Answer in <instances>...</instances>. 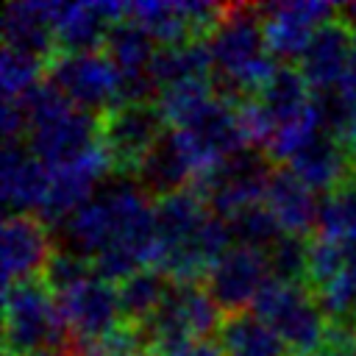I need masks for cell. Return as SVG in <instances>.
Segmentation results:
<instances>
[{"mask_svg": "<svg viewBox=\"0 0 356 356\" xmlns=\"http://www.w3.org/2000/svg\"><path fill=\"white\" fill-rule=\"evenodd\" d=\"M175 356H225L222 353V348L217 345V342H195V345H189V348H184L181 353H175Z\"/></svg>", "mask_w": 356, "mask_h": 356, "instance_id": "e575fe53", "label": "cell"}, {"mask_svg": "<svg viewBox=\"0 0 356 356\" xmlns=\"http://www.w3.org/2000/svg\"><path fill=\"white\" fill-rule=\"evenodd\" d=\"M298 61V70L312 86V92L323 95L339 89L350 72V25L339 17L320 25Z\"/></svg>", "mask_w": 356, "mask_h": 356, "instance_id": "e0dca14e", "label": "cell"}, {"mask_svg": "<svg viewBox=\"0 0 356 356\" xmlns=\"http://www.w3.org/2000/svg\"><path fill=\"white\" fill-rule=\"evenodd\" d=\"M192 175H200L197 164L175 128L164 131L134 170V181L145 189L147 197H156V200L186 189V181Z\"/></svg>", "mask_w": 356, "mask_h": 356, "instance_id": "ac0fdd59", "label": "cell"}, {"mask_svg": "<svg viewBox=\"0 0 356 356\" xmlns=\"http://www.w3.org/2000/svg\"><path fill=\"white\" fill-rule=\"evenodd\" d=\"M289 170L312 189V192H334L348 178V153L331 134H320L312 139L292 161Z\"/></svg>", "mask_w": 356, "mask_h": 356, "instance_id": "7402d4cb", "label": "cell"}, {"mask_svg": "<svg viewBox=\"0 0 356 356\" xmlns=\"http://www.w3.org/2000/svg\"><path fill=\"white\" fill-rule=\"evenodd\" d=\"M33 356H64V353H58V350H42V353H33Z\"/></svg>", "mask_w": 356, "mask_h": 356, "instance_id": "8d00e7d4", "label": "cell"}, {"mask_svg": "<svg viewBox=\"0 0 356 356\" xmlns=\"http://www.w3.org/2000/svg\"><path fill=\"white\" fill-rule=\"evenodd\" d=\"M128 3H50L53 33L61 53H92L106 44L114 22L125 19Z\"/></svg>", "mask_w": 356, "mask_h": 356, "instance_id": "5bb4252c", "label": "cell"}, {"mask_svg": "<svg viewBox=\"0 0 356 356\" xmlns=\"http://www.w3.org/2000/svg\"><path fill=\"white\" fill-rule=\"evenodd\" d=\"M50 231L47 222L36 214H8L3 220L0 234V267H3V286L42 278L50 259Z\"/></svg>", "mask_w": 356, "mask_h": 356, "instance_id": "9a60e30c", "label": "cell"}, {"mask_svg": "<svg viewBox=\"0 0 356 356\" xmlns=\"http://www.w3.org/2000/svg\"><path fill=\"white\" fill-rule=\"evenodd\" d=\"M106 56L114 61V67L120 70L122 78H139V75H147L150 70V61L159 50L156 39L142 28L136 25L134 19H120L111 25L108 36H106V44H103Z\"/></svg>", "mask_w": 356, "mask_h": 356, "instance_id": "d4e9b609", "label": "cell"}, {"mask_svg": "<svg viewBox=\"0 0 356 356\" xmlns=\"http://www.w3.org/2000/svg\"><path fill=\"white\" fill-rule=\"evenodd\" d=\"M342 86H356V25L350 28V72Z\"/></svg>", "mask_w": 356, "mask_h": 356, "instance_id": "d590c367", "label": "cell"}, {"mask_svg": "<svg viewBox=\"0 0 356 356\" xmlns=\"http://www.w3.org/2000/svg\"><path fill=\"white\" fill-rule=\"evenodd\" d=\"M56 300H58V309H61V317L70 331L75 353L92 342L106 339L125 323L122 312H120L117 286H111V281L97 278V275H89L86 281L75 284L72 289L56 295Z\"/></svg>", "mask_w": 356, "mask_h": 356, "instance_id": "9c48e42d", "label": "cell"}, {"mask_svg": "<svg viewBox=\"0 0 356 356\" xmlns=\"http://www.w3.org/2000/svg\"><path fill=\"white\" fill-rule=\"evenodd\" d=\"M222 320V309L214 303L206 286L170 284L161 306L136 328L153 356H175L195 342H206L211 331H220Z\"/></svg>", "mask_w": 356, "mask_h": 356, "instance_id": "3957f363", "label": "cell"}, {"mask_svg": "<svg viewBox=\"0 0 356 356\" xmlns=\"http://www.w3.org/2000/svg\"><path fill=\"white\" fill-rule=\"evenodd\" d=\"M250 309L267 325H273L292 356H314L325 342L328 320L317 298L303 284H284L270 278Z\"/></svg>", "mask_w": 356, "mask_h": 356, "instance_id": "5b68a950", "label": "cell"}, {"mask_svg": "<svg viewBox=\"0 0 356 356\" xmlns=\"http://www.w3.org/2000/svg\"><path fill=\"white\" fill-rule=\"evenodd\" d=\"M256 100L261 103L264 114L270 117L273 131L298 120V117H303L314 106L312 86L306 83V78L295 67H278L273 72V78L261 86Z\"/></svg>", "mask_w": 356, "mask_h": 356, "instance_id": "cb8c5ba5", "label": "cell"}, {"mask_svg": "<svg viewBox=\"0 0 356 356\" xmlns=\"http://www.w3.org/2000/svg\"><path fill=\"white\" fill-rule=\"evenodd\" d=\"M164 117L156 103H122L100 114V145L111 159V167L122 175H134L145 153L159 142Z\"/></svg>", "mask_w": 356, "mask_h": 356, "instance_id": "30bf717a", "label": "cell"}, {"mask_svg": "<svg viewBox=\"0 0 356 356\" xmlns=\"http://www.w3.org/2000/svg\"><path fill=\"white\" fill-rule=\"evenodd\" d=\"M25 147L50 170L83 156L100 142V117L72 106L50 81L39 83L22 100Z\"/></svg>", "mask_w": 356, "mask_h": 356, "instance_id": "6da1fadb", "label": "cell"}, {"mask_svg": "<svg viewBox=\"0 0 356 356\" xmlns=\"http://www.w3.org/2000/svg\"><path fill=\"white\" fill-rule=\"evenodd\" d=\"M3 337L8 356H33L67 345V325L56 295L42 278L19 281L3 292Z\"/></svg>", "mask_w": 356, "mask_h": 356, "instance_id": "277c9868", "label": "cell"}, {"mask_svg": "<svg viewBox=\"0 0 356 356\" xmlns=\"http://www.w3.org/2000/svg\"><path fill=\"white\" fill-rule=\"evenodd\" d=\"M181 134V139L186 142L197 172L203 175L206 170H211L214 164H220L222 159L234 156L248 145V136L242 131V120H239V108L234 100L222 97V95H211L209 100H203L184 125L175 128Z\"/></svg>", "mask_w": 356, "mask_h": 356, "instance_id": "ba28073f", "label": "cell"}, {"mask_svg": "<svg viewBox=\"0 0 356 356\" xmlns=\"http://www.w3.org/2000/svg\"><path fill=\"white\" fill-rule=\"evenodd\" d=\"M314 356H356V325L353 323H328L325 342Z\"/></svg>", "mask_w": 356, "mask_h": 356, "instance_id": "836d02e7", "label": "cell"}, {"mask_svg": "<svg viewBox=\"0 0 356 356\" xmlns=\"http://www.w3.org/2000/svg\"><path fill=\"white\" fill-rule=\"evenodd\" d=\"M264 47L273 58H300L314 31L339 17V8L323 0H281L261 6Z\"/></svg>", "mask_w": 356, "mask_h": 356, "instance_id": "8fae6325", "label": "cell"}, {"mask_svg": "<svg viewBox=\"0 0 356 356\" xmlns=\"http://www.w3.org/2000/svg\"><path fill=\"white\" fill-rule=\"evenodd\" d=\"M170 278L159 273L156 267H139L128 278L120 281L117 298L125 325H142L153 317V312L161 306V300L170 292Z\"/></svg>", "mask_w": 356, "mask_h": 356, "instance_id": "484cf974", "label": "cell"}, {"mask_svg": "<svg viewBox=\"0 0 356 356\" xmlns=\"http://www.w3.org/2000/svg\"><path fill=\"white\" fill-rule=\"evenodd\" d=\"M345 270H348V253L342 242L325 239V236H317L314 242H309V278L306 281H312L314 289L337 281Z\"/></svg>", "mask_w": 356, "mask_h": 356, "instance_id": "1f68e13d", "label": "cell"}, {"mask_svg": "<svg viewBox=\"0 0 356 356\" xmlns=\"http://www.w3.org/2000/svg\"><path fill=\"white\" fill-rule=\"evenodd\" d=\"M156 217V242L150 267L164 273L172 284H195L209 275L211 259L200 245V234L209 214V206L195 189H181L167 197L153 200Z\"/></svg>", "mask_w": 356, "mask_h": 356, "instance_id": "7a4b0ae2", "label": "cell"}, {"mask_svg": "<svg viewBox=\"0 0 356 356\" xmlns=\"http://www.w3.org/2000/svg\"><path fill=\"white\" fill-rule=\"evenodd\" d=\"M47 81L78 108L83 111H111L120 106L122 75L114 61L100 53H56L47 61Z\"/></svg>", "mask_w": 356, "mask_h": 356, "instance_id": "52a82bcc", "label": "cell"}, {"mask_svg": "<svg viewBox=\"0 0 356 356\" xmlns=\"http://www.w3.org/2000/svg\"><path fill=\"white\" fill-rule=\"evenodd\" d=\"M42 70H47V61L22 53V50H11L3 44L0 53V89L6 100H22L28 92H33L39 86Z\"/></svg>", "mask_w": 356, "mask_h": 356, "instance_id": "f546056e", "label": "cell"}, {"mask_svg": "<svg viewBox=\"0 0 356 356\" xmlns=\"http://www.w3.org/2000/svg\"><path fill=\"white\" fill-rule=\"evenodd\" d=\"M53 170L22 142H6L0 156V192L8 214H39Z\"/></svg>", "mask_w": 356, "mask_h": 356, "instance_id": "2e32d148", "label": "cell"}, {"mask_svg": "<svg viewBox=\"0 0 356 356\" xmlns=\"http://www.w3.org/2000/svg\"><path fill=\"white\" fill-rule=\"evenodd\" d=\"M108 170H114V167L100 142L92 150H86L83 156L56 167L53 178H50L47 197L36 217H42L47 225L61 222L67 214H72L78 206H83L86 200H92L97 195Z\"/></svg>", "mask_w": 356, "mask_h": 356, "instance_id": "4fadbf2b", "label": "cell"}, {"mask_svg": "<svg viewBox=\"0 0 356 356\" xmlns=\"http://www.w3.org/2000/svg\"><path fill=\"white\" fill-rule=\"evenodd\" d=\"M350 234H356V178H348L342 186L328 192L320 200L317 214V236L342 242Z\"/></svg>", "mask_w": 356, "mask_h": 356, "instance_id": "83f0119b", "label": "cell"}, {"mask_svg": "<svg viewBox=\"0 0 356 356\" xmlns=\"http://www.w3.org/2000/svg\"><path fill=\"white\" fill-rule=\"evenodd\" d=\"M125 17L134 19L136 25H142L159 44H184V42L195 39L181 0H175V3H167V0L128 3V14Z\"/></svg>", "mask_w": 356, "mask_h": 356, "instance_id": "4316f807", "label": "cell"}, {"mask_svg": "<svg viewBox=\"0 0 356 356\" xmlns=\"http://www.w3.org/2000/svg\"><path fill=\"white\" fill-rule=\"evenodd\" d=\"M211 72L214 67H211L206 39H192L184 44H159L147 70L159 92L178 83H189V81H211Z\"/></svg>", "mask_w": 356, "mask_h": 356, "instance_id": "44dd1931", "label": "cell"}, {"mask_svg": "<svg viewBox=\"0 0 356 356\" xmlns=\"http://www.w3.org/2000/svg\"><path fill=\"white\" fill-rule=\"evenodd\" d=\"M134 356H153V353H145V350H136Z\"/></svg>", "mask_w": 356, "mask_h": 356, "instance_id": "74e56055", "label": "cell"}, {"mask_svg": "<svg viewBox=\"0 0 356 356\" xmlns=\"http://www.w3.org/2000/svg\"><path fill=\"white\" fill-rule=\"evenodd\" d=\"M228 225H231V234H234V242L236 245L256 248V250H264V253L284 236L278 220L273 217V211L264 203L245 206L242 211H236L234 217H228Z\"/></svg>", "mask_w": 356, "mask_h": 356, "instance_id": "f1b7e54d", "label": "cell"}, {"mask_svg": "<svg viewBox=\"0 0 356 356\" xmlns=\"http://www.w3.org/2000/svg\"><path fill=\"white\" fill-rule=\"evenodd\" d=\"M267 261H270V275L275 281L300 284L303 278H309V242L303 236L284 234L267 250Z\"/></svg>", "mask_w": 356, "mask_h": 356, "instance_id": "4dcf8cb0", "label": "cell"}, {"mask_svg": "<svg viewBox=\"0 0 356 356\" xmlns=\"http://www.w3.org/2000/svg\"><path fill=\"white\" fill-rule=\"evenodd\" d=\"M0 28H3L6 47L31 53L42 61H50L56 56L50 3H8L3 8Z\"/></svg>", "mask_w": 356, "mask_h": 356, "instance_id": "ffe728a7", "label": "cell"}, {"mask_svg": "<svg viewBox=\"0 0 356 356\" xmlns=\"http://www.w3.org/2000/svg\"><path fill=\"white\" fill-rule=\"evenodd\" d=\"M270 159L256 147H242L195 178V192L211 214L228 220L245 206L261 203L270 184Z\"/></svg>", "mask_w": 356, "mask_h": 356, "instance_id": "8992f818", "label": "cell"}, {"mask_svg": "<svg viewBox=\"0 0 356 356\" xmlns=\"http://www.w3.org/2000/svg\"><path fill=\"white\" fill-rule=\"evenodd\" d=\"M270 278L273 275L264 250L234 245L211 264L206 275V289L222 312L236 314L245 312V306H253Z\"/></svg>", "mask_w": 356, "mask_h": 356, "instance_id": "7c38bea8", "label": "cell"}, {"mask_svg": "<svg viewBox=\"0 0 356 356\" xmlns=\"http://www.w3.org/2000/svg\"><path fill=\"white\" fill-rule=\"evenodd\" d=\"M89 267L92 264L86 259H81V256H75L70 250H56L47 259L44 270H42V281L50 286L53 295H61V292L72 289L75 284L86 281L89 278Z\"/></svg>", "mask_w": 356, "mask_h": 356, "instance_id": "d6a6232c", "label": "cell"}, {"mask_svg": "<svg viewBox=\"0 0 356 356\" xmlns=\"http://www.w3.org/2000/svg\"><path fill=\"white\" fill-rule=\"evenodd\" d=\"M261 203L273 211V217L278 220L284 234L303 236L312 228H317L320 203L314 200V192L289 167L286 170H273Z\"/></svg>", "mask_w": 356, "mask_h": 356, "instance_id": "d6986e66", "label": "cell"}, {"mask_svg": "<svg viewBox=\"0 0 356 356\" xmlns=\"http://www.w3.org/2000/svg\"><path fill=\"white\" fill-rule=\"evenodd\" d=\"M217 345L225 356H289L273 325H267L253 312L225 314L217 331Z\"/></svg>", "mask_w": 356, "mask_h": 356, "instance_id": "603a6c76", "label": "cell"}]
</instances>
